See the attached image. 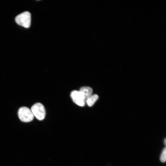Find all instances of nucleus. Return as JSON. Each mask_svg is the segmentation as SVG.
I'll use <instances>...</instances> for the list:
<instances>
[{"mask_svg": "<svg viewBox=\"0 0 166 166\" xmlns=\"http://www.w3.org/2000/svg\"><path fill=\"white\" fill-rule=\"evenodd\" d=\"M70 97L73 102L77 105L80 106H84L86 100L83 95L79 91H72L71 93Z\"/></svg>", "mask_w": 166, "mask_h": 166, "instance_id": "nucleus-4", "label": "nucleus"}, {"mask_svg": "<svg viewBox=\"0 0 166 166\" xmlns=\"http://www.w3.org/2000/svg\"><path fill=\"white\" fill-rule=\"evenodd\" d=\"M79 91L84 97L85 100L91 96L93 93L92 89L88 86H84L81 88Z\"/></svg>", "mask_w": 166, "mask_h": 166, "instance_id": "nucleus-5", "label": "nucleus"}, {"mask_svg": "<svg viewBox=\"0 0 166 166\" xmlns=\"http://www.w3.org/2000/svg\"><path fill=\"white\" fill-rule=\"evenodd\" d=\"M31 14L28 11H25L17 15L15 20L17 24L26 28L30 27L31 24Z\"/></svg>", "mask_w": 166, "mask_h": 166, "instance_id": "nucleus-1", "label": "nucleus"}, {"mask_svg": "<svg viewBox=\"0 0 166 166\" xmlns=\"http://www.w3.org/2000/svg\"><path fill=\"white\" fill-rule=\"evenodd\" d=\"M18 114L20 120L24 122H30L34 118V116L31 110L26 107L20 108L18 110Z\"/></svg>", "mask_w": 166, "mask_h": 166, "instance_id": "nucleus-2", "label": "nucleus"}, {"mask_svg": "<svg viewBox=\"0 0 166 166\" xmlns=\"http://www.w3.org/2000/svg\"><path fill=\"white\" fill-rule=\"evenodd\" d=\"M164 144L165 145L166 144V139H165L164 140Z\"/></svg>", "mask_w": 166, "mask_h": 166, "instance_id": "nucleus-8", "label": "nucleus"}, {"mask_svg": "<svg viewBox=\"0 0 166 166\" xmlns=\"http://www.w3.org/2000/svg\"><path fill=\"white\" fill-rule=\"evenodd\" d=\"M98 97V95L96 94L92 95L86 100L87 105L89 106H92L97 100Z\"/></svg>", "mask_w": 166, "mask_h": 166, "instance_id": "nucleus-6", "label": "nucleus"}, {"mask_svg": "<svg viewBox=\"0 0 166 166\" xmlns=\"http://www.w3.org/2000/svg\"><path fill=\"white\" fill-rule=\"evenodd\" d=\"M166 148L165 147L163 149L160 157V160L162 163L165 162L166 161Z\"/></svg>", "mask_w": 166, "mask_h": 166, "instance_id": "nucleus-7", "label": "nucleus"}, {"mask_svg": "<svg viewBox=\"0 0 166 166\" xmlns=\"http://www.w3.org/2000/svg\"><path fill=\"white\" fill-rule=\"evenodd\" d=\"M34 116L38 120L41 121L44 119L45 115V108L43 105L40 103H37L33 105L31 108Z\"/></svg>", "mask_w": 166, "mask_h": 166, "instance_id": "nucleus-3", "label": "nucleus"}]
</instances>
